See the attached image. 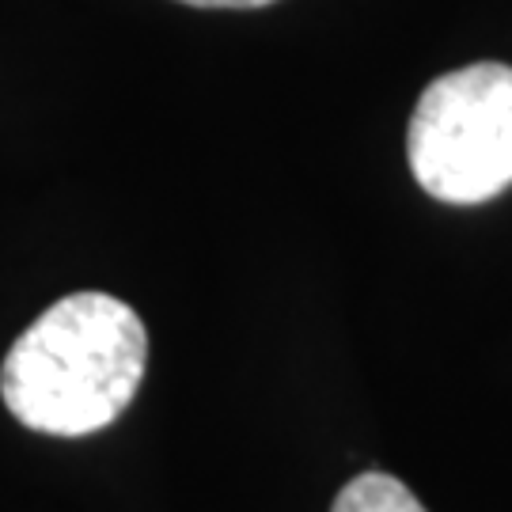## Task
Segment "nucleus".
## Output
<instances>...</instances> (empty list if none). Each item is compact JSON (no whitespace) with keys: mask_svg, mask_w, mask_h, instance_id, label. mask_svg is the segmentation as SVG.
I'll return each mask as SVG.
<instances>
[{"mask_svg":"<svg viewBox=\"0 0 512 512\" xmlns=\"http://www.w3.org/2000/svg\"><path fill=\"white\" fill-rule=\"evenodd\" d=\"M148 365V330L126 300L69 293L16 338L0 365L8 414L46 437H88L126 414Z\"/></svg>","mask_w":512,"mask_h":512,"instance_id":"nucleus-1","label":"nucleus"},{"mask_svg":"<svg viewBox=\"0 0 512 512\" xmlns=\"http://www.w3.org/2000/svg\"><path fill=\"white\" fill-rule=\"evenodd\" d=\"M330 512H425V505L399 478L384 475V471H365L338 490Z\"/></svg>","mask_w":512,"mask_h":512,"instance_id":"nucleus-3","label":"nucleus"},{"mask_svg":"<svg viewBox=\"0 0 512 512\" xmlns=\"http://www.w3.org/2000/svg\"><path fill=\"white\" fill-rule=\"evenodd\" d=\"M190 8H266L274 0H183Z\"/></svg>","mask_w":512,"mask_h":512,"instance_id":"nucleus-4","label":"nucleus"},{"mask_svg":"<svg viewBox=\"0 0 512 512\" xmlns=\"http://www.w3.org/2000/svg\"><path fill=\"white\" fill-rule=\"evenodd\" d=\"M406 160L418 186L444 205L494 202L512 186V65L478 61L421 92Z\"/></svg>","mask_w":512,"mask_h":512,"instance_id":"nucleus-2","label":"nucleus"}]
</instances>
